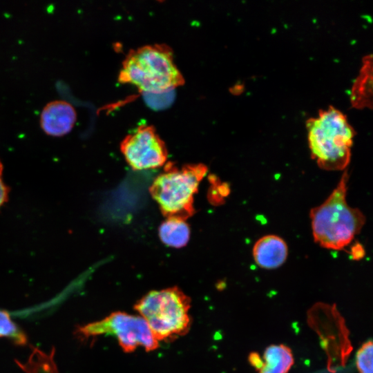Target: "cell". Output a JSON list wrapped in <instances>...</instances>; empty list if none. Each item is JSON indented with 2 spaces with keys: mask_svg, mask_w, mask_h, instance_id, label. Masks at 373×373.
<instances>
[{
  "mask_svg": "<svg viewBox=\"0 0 373 373\" xmlns=\"http://www.w3.org/2000/svg\"><path fill=\"white\" fill-rule=\"evenodd\" d=\"M373 345L369 341L361 347L356 354V367L359 373H373Z\"/></svg>",
  "mask_w": 373,
  "mask_h": 373,
  "instance_id": "9a60e30c",
  "label": "cell"
},
{
  "mask_svg": "<svg viewBox=\"0 0 373 373\" xmlns=\"http://www.w3.org/2000/svg\"><path fill=\"white\" fill-rule=\"evenodd\" d=\"M263 365L259 373H287L294 364L289 347L284 345H271L263 355Z\"/></svg>",
  "mask_w": 373,
  "mask_h": 373,
  "instance_id": "7c38bea8",
  "label": "cell"
},
{
  "mask_svg": "<svg viewBox=\"0 0 373 373\" xmlns=\"http://www.w3.org/2000/svg\"><path fill=\"white\" fill-rule=\"evenodd\" d=\"M54 355V348L49 354L34 348L26 363L16 362L25 373H59L53 359Z\"/></svg>",
  "mask_w": 373,
  "mask_h": 373,
  "instance_id": "4fadbf2b",
  "label": "cell"
},
{
  "mask_svg": "<svg viewBox=\"0 0 373 373\" xmlns=\"http://www.w3.org/2000/svg\"><path fill=\"white\" fill-rule=\"evenodd\" d=\"M252 254L257 265L265 269H273L285 263L288 256V247L282 238L269 234L256 242Z\"/></svg>",
  "mask_w": 373,
  "mask_h": 373,
  "instance_id": "9c48e42d",
  "label": "cell"
},
{
  "mask_svg": "<svg viewBox=\"0 0 373 373\" xmlns=\"http://www.w3.org/2000/svg\"><path fill=\"white\" fill-rule=\"evenodd\" d=\"M76 119V111L71 104L64 100H54L43 108L40 124L47 135L60 137L71 131Z\"/></svg>",
  "mask_w": 373,
  "mask_h": 373,
  "instance_id": "ba28073f",
  "label": "cell"
},
{
  "mask_svg": "<svg viewBox=\"0 0 373 373\" xmlns=\"http://www.w3.org/2000/svg\"><path fill=\"white\" fill-rule=\"evenodd\" d=\"M75 333L84 338L102 334L112 335L126 353L134 352L138 347H143L146 352L153 351L159 347V342L140 316L122 312H113L100 321L79 326Z\"/></svg>",
  "mask_w": 373,
  "mask_h": 373,
  "instance_id": "8992f818",
  "label": "cell"
},
{
  "mask_svg": "<svg viewBox=\"0 0 373 373\" xmlns=\"http://www.w3.org/2000/svg\"><path fill=\"white\" fill-rule=\"evenodd\" d=\"M349 174L345 170L336 188L321 205L311 209L312 234L321 247L341 250L362 229L365 216L346 200Z\"/></svg>",
  "mask_w": 373,
  "mask_h": 373,
  "instance_id": "6da1fadb",
  "label": "cell"
},
{
  "mask_svg": "<svg viewBox=\"0 0 373 373\" xmlns=\"http://www.w3.org/2000/svg\"><path fill=\"white\" fill-rule=\"evenodd\" d=\"M352 106L357 109L370 108L372 105V56L363 57L359 73L351 88Z\"/></svg>",
  "mask_w": 373,
  "mask_h": 373,
  "instance_id": "30bf717a",
  "label": "cell"
},
{
  "mask_svg": "<svg viewBox=\"0 0 373 373\" xmlns=\"http://www.w3.org/2000/svg\"><path fill=\"white\" fill-rule=\"evenodd\" d=\"M202 164H187L178 168L168 163L150 186L149 191L166 218L186 220L195 213L194 195L206 175Z\"/></svg>",
  "mask_w": 373,
  "mask_h": 373,
  "instance_id": "5b68a950",
  "label": "cell"
},
{
  "mask_svg": "<svg viewBox=\"0 0 373 373\" xmlns=\"http://www.w3.org/2000/svg\"><path fill=\"white\" fill-rule=\"evenodd\" d=\"M190 308L191 298L177 287L153 290L134 305L158 342L173 341L189 331Z\"/></svg>",
  "mask_w": 373,
  "mask_h": 373,
  "instance_id": "277c9868",
  "label": "cell"
},
{
  "mask_svg": "<svg viewBox=\"0 0 373 373\" xmlns=\"http://www.w3.org/2000/svg\"><path fill=\"white\" fill-rule=\"evenodd\" d=\"M9 190L3 180V164L0 160V208L7 202Z\"/></svg>",
  "mask_w": 373,
  "mask_h": 373,
  "instance_id": "2e32d148",
  "label": "cell"
},
{
  "mask_svg": "<svg viewBox=\"0 0 373 373\" xmlns=\"http://www.w3.org/2000/svg\"><path fill=\"white\" fill-rule=\"evenodd\" d=\"M190 227L185 220L178 218H166L158 229L161 241L173 248H182L190 238Z\"/></svg>",
  "mask_w": 373,
  "mask_h": 373,
  "instance_id": "8fae6325",
  "label": "cell"
},
{
  "mask_svg": "<svg viewBox=\"0 0 373 373\" xmlns=\"http://www.w3.org/2000/svg\"><path fill=\"white\" fill-rule=\"evenodd\" d=\"M119 82L147 93H162L184 84L173 53L163 44L145 45L132 50L123 61Z\"/></svg>",
  "mask_w": 373,
  "mask_h": 373,
  "instance_id": "3957f363",
  "label": "cell"
},
{
  "mask_svg": "<svg viewBox=\"0 0 373 373\" xmlns=\"http://www.w3.org/2000/svg\"><path fill=\"white\" fill-rule=\"evenodd\" d=\"M249 361L252 366H254L257 370H260L263 365V361L260 357L258 353H251L249 356Z\"/></svg>",
  "mask_w": 373,
  "mask_h": 373,
  "instance_id": "ac0fdd59",
  "label": "cell"
},
{
  "mask_svg": "<svg viewBox=\"0 0 373 373\" xmlns=\"http://www.w3.org/2000/svg\"><path fill=\"white\" fill-rule=\"evenodd\" d=\"M312 158L325 171H342L351 159L355 131L346 115L330 106L306 121Z\"/></svg>",
  "mask_w": 373,
  "mask_h": 373,
  "instance_id": "7a4b0ae2",
  "label": "cell"
},
{
  "mask_svg": "<svg viewBox=\"0 0 373 373\" xmlns=\"http://www.w3.org/2000/svg\"><path fill=\"white\" fill-rule=\"evenodd\" d=\"M0 338H7L17 345L28 343L26 333L10 318L6 310L0 309Z\"/></svg>",
  "mask_w": 373,
  "mask_h": 373,
  "instance_id": "5bb4252c",
  "label": "cell"
},
{
  "mask_svg": "<svg viewBox=\"0 0 373 373\" xmlns=\"http://www.w3.org/2000/svg\"><path fill=\"white\" fill-rule=\"evenodd\" d=\"M120 150L135 171L160 168L168 157L164 142L150 125H141L128 134L120 144Z\"/></svg>",
  "mask_w": 373,
  "mask_h": 373,
  "instance_id": "52a82bcc",
  "label": "cell"
},
{
  "mask_svg": "<svg viewBox=\"0 0 373 373\" xmlns=\"http://www.w3.org/2000/svg\"><path fill=\"white\" fill-rule=\"evenodd\" d=\"M350 254L352 260H359L365 256V251L363 245L359 242H356L351 247Z\"/></svg>",
  "mask_w": 373,
  "mask_h": 373,
  "instance_id": "e0dca14e",
  "label": "cell"
}]
</instances>
